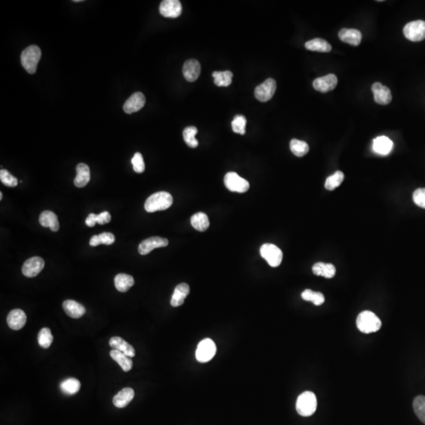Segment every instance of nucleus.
Returning a JSON list of instances; mask_svg holds the SVG:
<instances>
[{
    "label": "nucleus",
    "mask_w": 425,
    "mask_h": 425,
    "mask_svg": "<svg viewBox=\"0 0 425 425\" xmlns=\"http://www.w3.org/2000/svg\"><path fill=\"white\" fill-rule=\"evenodd\" d=\"M317 407V397L314 393L305 391L299 396L296 402V410L301 416H312L316 412Z\"/></svg>",
    "instance_id": "20e7f679"
},
{
    "label": "nucleus",
    "mask_w": 425,
    "mask_h": 425,
    "mask_svg": "<svg viewBox=\"0 0 425 425\" xmlns=\"http://www.w3.org/2000/svg\"><path fill=\"white\" fill-rule=\"evenodd\" d=\"M169 245V240L159 237H153L143 240L139 244V253L142 255H148L155 248H165Z\"/></svg>",
    "instance_id": "9d476101"
},
{
    "label": "nucleus",
    "mask_w": 425,
    "mask_h": 425,
    "mask_svg": "<svg viewBox=\"0 0 425 425\" xmlns=\"http://www.w3.org/2000/svg\"><path fill=\"white\" fill-rule=\"evenodd\" d=\"M100 244H101V241H100L99 235L93 236L90 240V246H92V247H97V246L100 245Z\"/></svg>",
    "instance_id": "49530a36"
},
{
    "label": "nucleus",
    "mask_w": 425,
    "mask_h": 425,
    "mask_svg": "<svg viewBox=\"0 0 425 425\" xmlns=\"http://www.w3.org/2000/svg\"><path fill=\"white\" fill-rule=\"evenodd\" d=\"M66 314L72 318L78 319L86 312L85 306L74 300H66L63 304Z\"/></svg>",
    "instance_id": "412c9836"
},
{
    "label": "nucleus",
    "mask_w": 425,
    "mask_h": 425,
    "mask_svg": "<svg viewBox=\"0 0 425 425\" xmlns=\"http://www.w3.org/2000/svg\"><path fill=\"white\" fill-rule=\"evenodd\" d=\"M357 327L363 333L369 334L379 331L381 328L382 323L380 319L372 313L365 310L361 312L357 316Z\"/></svg>",
    "instance_id": "f03ea898"
},
{
    "label": "nucleus",
    "mask_w": 425,
    "mask_h": 425,
    "mask_svg": "<svg viewBox=\"0 0 425 425\" xmlns=\"http://www.w3.org/2000/svg\"><path fill=\"white\" fill-rule=\"evenodd\" d=\"M109 344L114 350H118L128 357H134L136 355V350L133 348V346L127 343L122 338L118 336L112 337L109 341Z\"/></svg>",
    "instance_id": "6ab92c4d"
},
{
    "label": "nucleus",
    "mask_w": 425,
    "mask_h": 425,
    "mask_svg": "<svg viewBox=\"0 0 425 425\" xmlns=\"http://www.w3.org/2000/svg\"><path fill=\"white\" fill-rule=\"evenodd\" d=\"M159 11L165 18L176 19L181 15V4L178 0H164L160 4Z\"/></svg>",
    "instance_id": "9b49d317"
},
{
    "label": "nucleus",
    "mask_w": 425,
    "mask_h": 425,
    "mask_svg": "<svg viewBox=\"0 0 425 425\" xmlns=\"http://www.w3.org/2000/svg\"><path fill=\"white\" fill-rule=\"evenodd\" d=\"M99 237L100 238L101 244H105V245H111L115 241L114 235L110 233H101V234L99 235Z\"/></svg>",
    "instance_id": "37998d69"
},
{
    "label": "nucleus",
    "mask_w": 425,
    "mask_h": 425,
    "mask_svg": "<svg viewBox=\"0 0 425 425\" xmlns=\"http://www.w3.org/2000/svg\"><path fill=\"white\" fill-rule=\"evenodd\" d=\"M343 180H344L343 172H341V171H337L333 175L327 178L324 187L327 190L333 191L336 187H339L341 183H343Z\"/></svg>",
    "instance_id": "f704fd0d"
},
{
    "label": "nucleus",
    "mask_w": 425,
    "mask_h": 425,
    "mask_svg": "<svg viewBox=\"0 0 425 425\" xmlns=\"http://www.w3.org/2000/svg\"><path fill=\"white\" fill-rule=\"evenodd\" d=\"M260 254L272 267H278L283 260V252L278 247L272 244H265L261 247Z\"/></svg>",
    "instance_id": "39448f33"
},
{
    "label": "nucleus",
    "mask_w": 425,
    "mask_h": 425,
    "mask_svg": "<svg viewBox=\"0 0 425 425\" xmlns=\"http://www.w3.org/2000/svg\"><path fill=\"white\" fill-rule=\"evenodd\" d=\"M306 49L312 52H330L332 51V46L329 43L324 39L316 38L306 42L305 44Z\"/></svg>",
    "instance_id": "c85d7f7f"
},
{
    "label": "nucleus",
    "mask_w": 425,
    "mask_h": 425,
    "mask_svg": "<svg viewBox=\"0 0 425 425\" xmlns=\"http://www.w3.org/2000/svg\"><path fill=\"white\" fill-rule=\"evenodd\" d=\"M27 317L25 312L20 309H15L10 312L8 316V326L13 330H20L26 325Z\"/></svg>",
    "instance_id": "f3484780"
},
{
    "label": "nucleus",
    "mask_w": 425,
    "mask_h": 425,
    "mask_svg": "<svg viewBox=\"0 0 425 425\" xmlns=\"http://www.w3.org/2000/svg\"><path fill=\"white\" fill-rule=\"evenodd\" d=\"M54 337L51 330L48 328H44L40 331L38 334L39 345L42 348H49L50 346L53 343Z\"/></svg>",
    "instance_id": "c9c22d12"
},
{
    "label": "nucleus",
    "mask_w": 425,
    "mask_h": 425,
    "mask_svg": "<svg viewBox=\"0 0 425 425\" xmlns=\"http://www.w3.org/2000/svg\"><path fill=\"white\" fill-rule=\"evenodd\" d=\"M413 410L420 421L425 423V396L419 395L413 400Z\"/></svg>",
    "instance_id": "4c0bfd02"
},
{
    "label": "nucleus",
    "mask_w": 425,
    "mask_h": 425,
    "mask_svg": "<svg viewBox=\"0 0 425 425\" xmlns=\"http://www.w3.org/2000/svg\"><path fill=\"white\" fill-rule=\"evenodd\" d=\"M313 273L316 276L324 277L325 278L331 279L335 277L336 270L335 266L329 263H323V262H317L313 266Z\"/></svg>",
    "instance_id": "a878e982"
},
{
    "label": "nucleus",
    "mask_w": 425,
    "mask_h": 425,
    "mask_svg": "<svg viewBox=\"0 0 425 425\" xmlns=\"http://www.w3.org/2000/svg\"><path fill=\"white\" fill-rule=\"evenodd\" d=\"M224 183L229 191L233 192L244 193L250 188L249 182L239 176L237 172H228L224 179Z\"/></svg>",
    "instance_id": "423d86ee"
},
{
    "label": "nucleus",
    "mask_w": 425,
    "mask_h": 425,
    "mask_svg": "<svg viewBox=\"0 0 425 425\" xmlns=\"http://www.w3.org/2000/svg\"><path fill=\"white\" fill-rule=\"evenodd\" d=\"M189 293H190V287L188 284L185 283L178 284L175 288L174 292L172 294L170 302L171 306L173 307H178L183 305Z\"/></svg>",
    "instance_id": "aec40b11"
},
{
    "label": "nucleus",
    "mask_w": 425,
    "mask_h": 425,
    "mask_svg": "<svg viewBox=\"0 0 425 425\" xmlns=\"http://www.w3.org/2000/svg\"><path fill=\"white\" fill-rule=\"evenodd\" d=\"M134 283L135 281H134L133 277L125 273L117 274L114 278L116 288L117 291L121 292H128V290L133 286Z\"/></svg>",
    "instance_id": "bb28decb"
},
{
    "label": "nucleus",
    "mask_w": 425,
    "mask_h": 425,
    "mask_svg": "<svg viewBox=\"0 0 425 425\" xmlns=\"http://www.w3.org/2000/svg\"><path fill=\"white\" fill-rule=\"evenodd\" d=\"M217 352V346L211 339H202L197 347L196 359L201 363L208 362L215 357Z\"/></svg>",
    "instance_id": "6e6552de"
},
{
    "label": "nucleus",
    "mask_w": 425,
    "mask_h": 425,
    "mask_svg": "<svg viewBox=\"0 0 425 425\" xmlns=\"http://www.w3.org/2000/svg\"><path fill=\"white\" fill-rule=\"evenodd\" d=\"M337 83V77L335 74H328L324 77L317 78L313 83V86L315 90L325 93L335 89Z\"/></svg>",
    "instance_id": "ddd939ff"
},
{
    "label": "nucleus",
    "mask_w": 425,
    "mask_h": 425,
    "mask_svg": "<svg viewBox=\"0 0 425 425\" xmlns=\"http://www.w3.org/2000/svg\"><path fill=\"white\" fill-rule=\"evenodd\" d=\"M276 90L277 82L273 78H269L255 88V98L261 102L269 101L274 96Z\"/></svg>",
    "instance_id": "1a4fd4ad"
},
{
    "label": "nucleus",
    "mask_w": 425,
    "mask_h": 425,
    "mask_svg": "<svg viewBox=\"0 0 425 425\" xmlns=\"http://www.w3.org/2000/svg\"><path fill=\"white\" fill-rule=\"evenodd\" d=\"M77 176L74 179V184L77 187H84L90 181V169L88 165L80 163L77 165Z\"/></svg>",
    "instance_id": "4be33fe9"
},
{
    "label": "nucleus",
    "mask_w": 425,
    "mask_h": 425,
    "mask_svg": "<svg viewBox=\"0 0 425 425\" xmlns=\"http://www.w3.org/2000/svg\"><path fill=\"white\" fill-rule=\"evenodd\" d=\"M372 147L377 154L387 155L392 150L393 142L387 136H379L374 139Z\"/></svg>",
    "instance_id": "b1692460"
},
{
    "label": "nucleus",
    "mask_w": 425,
    "mask_h": 425,
    "mask_svg": "<svg viewBox=\"0 0 425 425\" xmlns=\"http://www.w3.org/2000/svg\"><path fill=\"white\" fill-rule=\"evenodd\" d=\"M191 224L194 229L198 232H205L209 226V221L207 215L202 212L194 214L191 218Z\"/></svg>",
    "instance_id": "c756f323"
},
{
    "label": "nucleus",
    "mask_w": 425,
    "mask_h": 425,
    "mask_svg": "<svg viewBox=\"0 0 425 425\" xmlns=\"http://www.w3.org/2000/svg\"><path fill=\"white\" fill-rule=\"evenodd\" d=\"M135 396L133 389L130 387L122 389L113 398V403L117 408H124L130 403Z\"/></svg>",
    "instance_id": "5701e85b"
},
{
    "label": "nucleus",
    "mask_w": 425,
    "mask_h": 425,
    "mask_svg": "<svg viewBox=\"0 0 425 425\" xmlns=\"http://www.w3.org/2000/svg\"><path fill=\"white\" fill-rule=\"evenodd\" d=\"M173 202V198L169 193L159 191L151 194L145 202V210L148 212L165 210L169 209Z\"/></svg>",
    "instance_id": "f257e3e1"
},
{
    "label": "nucleus",
    "mask_w": 425,
    "mask_h": 425,
    "mask_svg": "<svg viewBox=\"0 0 425 425\" xmlns=\"http://www.w3.org/2000/svg\"><path fill=\"white\" fill-rule=\"evenodd\" d=\"M339 37L343 42L350 44L352 46H358L361 44L362 35L359 30L354 29H342L339 31Z\"/></svg>",
    "instance_id": "a211bd4d"
},
{
    "label": "nucleus",
    "mask_w": 425,
    "mask_h": 425,
    "mask_svg": "<svg viewBox=\"0 0 425 425\" xmlns=\"http://www.w3.org/2000/svg\"><path fill=\"white\" fill-rule=\"evenodd\" d=\"M247 118L244 115H237L232 121V128L236 133L244 135L246 133Z\"/></svg>",
    "instance_id": "58836bf2"
},
{
    "label": "nucleus",
    "mask_w": 425,
    "mask_h": 425,
    "mask_svg": "<svg viewBox=\"0 0 425 425\" xmlns=\"http://www.w3.org/2000/svg\"><path fill=\"white\" fill-rule=\"evenodd\" d=\"M197 133H198V129L194 126L187 127L183 130V137L184 142L191 148H195L198 147V141L195 138Z\"/></svg>",
    "instance_id": "473e14b6"
},
{
    "label": "nucleus",
    "mask_w": 425,
    "mask_h": 425,
    "mask_svg": "<svg viewBox=\"0 0 425 425\" xmlns=\"http://www.w3.org/2000/svg\"><path fill=\"white\" fill-rule=\"evenodd\" d=\"M0 180L4 185L8 187H14L18 185L17 178L12 176L7 169H2L0 171Z\"/></svg>",
    "instance_id": "ea45409f"
},
{
    "label": "nucleus",
    "mask_w": 425,
    "mask_h": 425,
    "mask_svg": "<svg viewBox=\"0 0 425 425\" xmlns=\"http://www.w3.org/2000/svg\"><path fill=\"white\" fill-rule=\"evenodd\" d=\"M110 355L113 360L119 364L124 372H128L132 369V365H133L132 357H128L126 354H123L117 350H112L110 352Z\"/></svg>",
    "instance_id": "cd10ccee"
},
{
    "label": "nucleus",
    "mask_w": 425,
    "mask_h": 425,
    "mask_svg": "<svg viewBox=\"0 0 425 425\" xmlns=\"http://www.w3.org/2000/svg\"><path fill=\"white\" fill-rule=\"evenodd\" d=\"M233 74L231 71H215L212 73L215 84L218 87H228L233 82Z\"/></svg>",
    "instance_id": "2f4dec72"
},
{
    "label": "nucleus",
    "mask_w": 425,
    "mask_h": 425,
    "mask_svg": "<svg viewBox=\"0 0 425 425\" xmlns=\"http://www.w3.org/2000/svg\"><path fill=\"white\" fill-rule=\"evenodd\" d=\"M2 198H3V193L0 192V200L2 199Z\"/></svg>",
    "instance_id": "de8ad7c7"
},
{
    "label": "nucleus",
    "mask_w": 425,
    "mask_h": 425,
    "mask_svg": "<svg viewBox=\"0 0 425 425\" xmlns=\"http://www.w3.org/2000/svg\"><path fill=\"white\" fill-rule=\"evenodd\" d=\"M201 73V66L196 59L186 61L183 66V77L189 82H194L198 79Z\"/></svg>",
    "instance_id": "dca6fc26"
},
{
    "label": "nucleus",
    "mask_w": 425,
    "mask_h": 425,
    "mask_svg": "<svg viewBox=\"0 0 425 425\" xmlns=\"http://www.w3.org/2000/svg\"><path fill=\"white\" fill-rule=\"evenodd\" d=\"M404 35L409 41L419 42L425 39V22L418 20L411 22L405 25L403 30Z\"/></svg>",
    "instance_id": "0eeeda50"
},
{
    "label": "nucleus",
    "mask_w": 425,
    "mask_h": 425,
    "mask_svg": "<svg viewBox=\"0 0 425 425\" xmlns=\"http://www.w3.org/2000/svg\"><path fill=\"white\" fill-rule=\"evenodd\" d=\"M44 267V259L41 257H33L28 259L22 266V273L27 277H35Z\"/></svg>",
    "instance_id": "f8f14e48"
},
{
    "label": "nucleus",
    "mask_w": 425,
    "mask_h": 425,
    "mask_svg": "<svg viewBox=\"0 0 425 425\" xmlns=\"http://www.w3.org/2000/svg\"><path fill=\"white\" fill-rule=\"evenodd\" d=\"M413 202L420 207L425 209V188H418L412 195Z\"/></svg>",
    "instance_id": "79ce46f5"
},
{
    "label": "nucleus",
    "mask_w": 425,
    "mask_h": 425,
    "mask_svg": "<svg viewBox=\"0 0 425 425\" xmlns=\"http://www.w3.org/2000/svg\"><path fill=\"white\" fill-rule=\"evenodd\" d=\"M110 221H111V215L107 211H104L97 215V223L99 225H105V224L109 223Z\"/></svg>",
    "instance_id": "c03bdc74"
},
{
    "label": "nucleus",
    "mask_w": 425,
    "mask_h": 425,
    "mask_svg": "<svg viewBox=\"0 0 425 425\" xmlns=\"http://www.w3.org/2000/svg\"><path fill=\"white\" fill-rule=\"evenodd\" d=\"M290 148L292 152L297 157H303L310 150L309 145L306 142L296 139H292V141L290 143Z\"/></svg>",
    "instance_id": "72a5a7b5"
},
{
    "label": "nucleus",
    "mask_w": 425,
    "mask_h": 425,
    "mask_svg": "<svg viewBox=\"0 0 425 425\" xmlns=\"http://www.w3.org/2000/svg\"><path fill=\"white\" fill-rule=\"evenodd\" d=\"M40 223L43 227L50 228L53 232L59 231V222L57 215L52 211L46 210L40 215Z\"/></svg>",
    "instance_id": "393cba45"
},
{
    "label": "nucleus",
    "mask_w": 425,
    "mask_h": 425,
    "mask_svg": "<svg viewBox=\"0 0 425 425\" xmlns=\"http://www.w3.org/2000/svg\"><path fill=\"white\" fill-rule=\"evenodd\" d=\"M302 298L305 301L312 302L315 306H321L324 303V296L321 292H313L311 290L306 289L302 293Z\"/></svg>",
    "instance_id": "e433bc0d"
},
{
    "label": "nucleus",
    "mask_w": 425,
    "mask_h": 425,
    "mask_svg": "<svg viewBox=\"0 0 425 425\" xmlns=\"http://www.w3.org/2000/svg\"><path fill=\"white\" fill-rule=\"evenodd\" d=\"M41 50L38 46L32 45L22 52L21 55V62L25 70L30 74H35L37 66L41 60Z\"/></svg>",
    "instance_id": "7ed1b4c3"
},
{
    "label": "nucleus",
    "mask_w": 425,
    "mask_h": 425,
    "mask_svg": "<svg viewBox=\"0 0 425 425\" xmlns=\"http://www.w3.org/2000/svg\"><path fill=\"white\" fill-rule=\"evenodd\" d=\"M60 388L64 394L72 395L79 391L81 383L75 378H68L61 383Z\"/></svg>",
    "instance_id": "7c9ffc66"
},
{
    "label": "nucleus",
    "mask_w": 425,
    "mask_h": 425,
    "mask_svg": "<svg viewBox=\"0 0 425 425\" xmlns=\"http://www.w3.org/2000/svg\"><path fill=\"white\" fill-rule=\"evenodd\" d=\"M132 164L135 172L137 173H142L144 172V161H143V155L140 153L137 152L134 154L133 158H132Z\"/></svg>",
    "instance_id": "a19ab883"
},
{
    "label": "nucleus",
    "mask_w": 425,
    "mask_h": 425,
    "mask_svg": "<svg viewBox=\"0 0 425 425\" xmlns=\"http://www.w3.org/2000/svg\"><path fill=\"white\" fill-rule=\"evenodd\" d=\"M372 91L374 94V99L378 104L387 105L391 102L392 96L390 89L382 85L381 83L376 82L373 84Z\"/></svg>",
    "instance_id": "2eb2a0df"
},
{
    "label": "nucleus",
    "mask_w": 425,
    "mask_h": 425,
    "mask_svg": "<svg viewBox=\"0 0 425 425\" xmlns=\"http://www.w3.org/2000/svg\"><path fill=\"white\" fill-rule=\"evenodd\" d=\"M146 103L144 95L142 92H136L132 94L130 97L127 99L123 109L126 114H133L135 112L139 111L144 106Z\"/></svg>",
    "instance_id": "4468645a"
},
{
    "label": "nucleus",
    "mask_w": 425,
    "mask_h": 425,
    "mask_svg": "<svg viewBox=\"0 0 425 425\" xmlns=\"http://www.w3.org/2000/svg\"><path fill=\"white\" fill-rule=\"evenodd\" d=\"M85 223H86L88 227H94V226H96V224L97 223V215L90 214V215H88V218H87Z\"/></svg>",
    "instance_id": "a18cd8bd"
}]
</instances>
